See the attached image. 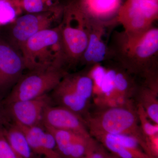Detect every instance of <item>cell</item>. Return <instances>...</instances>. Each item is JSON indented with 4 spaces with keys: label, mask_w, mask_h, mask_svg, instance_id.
Returning a JSON list of instances; mask_svg holds the SVG:
<instances>
[{
    "label": "cell",
    "mask_w": 158,
    "mask_h": 158,
    "mask_svg": "<svg viewBox=\"0 0 158 158\" xmlns=\"http://www.w3.org/2000/svg\"><path fill=\"white\" fill-rule=\"evenodd\" d=\"M109 46L110 60L130 74L144 80L158 75L157 27L138 33L115 31Z\"/></svg>",
    "instance_id": "cell-1"
},
{
    "label": "cell",
    "mask_w": 158,
    "mask_h": 158,
    "mask_svg": "<svg viewBox=\"0 0 158 158\" xmlns=\"http://www.w3.org/2000/svg\"><path fill=\"white\" fill-rule=\"evenodd\" d=\"M26 69L33 71L56 66L66 69L60 26L40 31L32 36L21 48Z\"/></svg>",
    "instance_id": "cell-2"
},
{
    "label": "cell",
    "mask_w": 158,
    "mask_h": 158,
    "mask_svg": "<svg viewBox=\"0 0 158 158\" xmlns=\"http://www.w3.org/2000/svg\"><path fill=\"white\" fill-rule=\"evenodd\" d=\"M84 119L90 135L105 134L132 136L138 140L148 154L145 138L139 124L136 108H102L93 115L88 114Z\"/></svg>",
    "instance_id": "cell-3"
},
{
    "label": "cell",
    "mask_w": 158,
    "mask_h": 158,
    "mask_svg": "<svg viewBox=\"0 0 158 158\" xmlns=\"http://www.w3.org/2000/svg\"><path fill=\"white\" fill-rule=\"evenodd\" d=\"M52 97L59 106L86 116L94 94L93 80L88 72L69 73L52 90Z\"/></svg>",
    "instance_id": "cell-4"
},
{
    "label": "cell",
    "mask_w": 158,
    "mask_h": 158,
    "mask_svg": "<svg viewBox=\"0 0 158 158\" xmlns=\"http://www.w3.org/2000/svg\"><path fill=\"white\" fill-rule=\"evenodd\" d=\"M59 25L67 68L80 63L87 48V20L71 3L64 10Z\"/></svg>",
    "instance_id": "cell-5"
},
{
    "label": "cell",
    "mask_w": 158,
    "mask_h": 158,
    "mask_svg": "<svg viewBox=\"0 0 158 158\" xmlns=\"http://www.w3.org/2000/svg\"><path fill=\"white\" fill-rule=\"evenodd\" d=\"M65 69L56 66L30 71L15 85L6 99V104L33 99L52 91L67 73Z\"/></svg>",
    "instance_id": "cell-6"
},
{
    "label": "cell",
    "mask_w": 158,
    "mask_h": 158,
    "mask_svg": "<svg viewBox=\"0 0 158 158\" xmlns=\"http://www.w3.org/2000/svg\"><path fill=\"white\" fill-rule=\"evenodd\" d=\"M60 13L59 11H47L24 15L8 25L2 27L0 35L20 52L23 45L32 36L42 30L53 27Z\"/></svg>",
    "instance_id": "cell-7"
},
{
    "label": "cell",
    "mask_w": 158,
    "mask_h": 158,
    "mask_svg": "<svg viewBox=\"0 0 158 158\" xmlns=\"http://www.w3.org/2000/svg\"><path fill=\"white\" fill-rule=\"evenodd\" d=\"M158 19V0H125L116 18L123 31L138 33L152 27Z\"/></svg>",
    "instance_id": "cell-8"
},
{
    "label": "cell",
    "mask_w": 158,
    "mask_h": 158,
    "mask_svg": "<svg viewBox=\"0 0 158 158\" xmlns=\"http://www.w3.org/2000/svg\"><path fill=\"white\" fill-rule=\"evenodd\" d=\"M86 19L88 42L80 63L90 67L110 60L109 44L105 37L107 35V28L117 23Z\"/></svg>",
    "instance_id": "cell-9"
},
{
    "label": "cell",
    "mask_w": 158,
    "mask_h": 158,
    "mask_svg": "<svg viewBox=\"0 0 158 158\" xmlns=\"http://www.w3.org/2000/svg\"><path fill=\"white\" fill-rule=\"evenodd\" d=\"M26 69L20 52L14 48L0 35V90L16 84Z\"/></svg>",
    "instance_id": "cell-10"
},
{
    "label": "cell",
    "mask_w": 158,
    "mask_h": 158,
    "mask_svg": "<svg viewBox=\"0 0 158 158\" xmlns=\"http://www.w3.org/2000/svg\"><path fill=\"white\" fill-rule=\"evenodd\" d=\"M43 125L58 129L67 130L90 138L85 120L81 116L61 106H47L44 111Z\"/></svg>",
    "instance_id": "cell-11"
},
{
    "label": "cell",
    "mask_w": 158,
    "mask_h": 158,
    "mask_svg": "<svg viewBox=\"0 0 158 158\" xmlns=\"http://www.w3.org/2000/svg\"><path fill=\"white\" fill-rule=\"evenodd\" d=\"M50 103V98L46 94L33 99L13 102L7 105L15 123L31 127L42 123L44 111Z\"/></svg>",
    "instance_id": "cell-12"
},
{
    "label": "cell",
    "mask_w": 158,
    "mask_h": 158,
    "mask_svg": "<svg viewBox=\"0 0 158 158\" xmlns=\"http://www.w3.org/2000/svg\"><path fill=\"white\" fill-rule=\"evenodd\" d=\"M92 137L107 151L119 158H152L144 151L138 140L132 136L97 134Z\"/></svg>",
    "instance_id": "cell-13"
},
{
    "label": "cell",
    "mask_w": 158,
    "mask_h": 158,
    "mask_svg": "<svg viewBox=\"0 0 158 158\" xmlns=\"http://www.w3.org/2000/svg\"><path fill=\"white\" fill-rule=\"evenodd\" d=\"M123 2V0H75L72 3L87 18L117 23L116 18Z\"/></svg>",
    "instance_id": "cell-14"
},
{
    "label": "cell",
    "mask_w": 158,
    "mask_h": 158,
    "mask_svg": "<svg viewBox=\"0 0 158 158\" xmlns=\"http://www.w3.org/2000/svg\"><path fill=\"white\" fill-rule=\"evenodd\" d=\"M135 95L138 98V104L142 106L151 121L158 124V90L144 84L138 85Z\"/></svg>",
    "instance_id": "cell-15"
},
{
    "label": "cell",
    "mask_w": 158,
    "mask_h": 158,
    "mask_svg": "<svg viewBox=\"0 0 158 158\" xmlns=\"http://www.w3.org/2000/svg\"><path fill=\"white\" fill-rule=\"evenodd\" d=\"M10 147L17 155L24 158H35L25 135L15 124L2 131Z\"/></svg>",
    "instance_id": "cell-16"
},
{
    "label": "cell",
    "mask_w": 158,
    "mask_h": 158,
    "mask_svg": "<svg viewBox=\"0 0 158 158\" xmlns=\"http://www.w3.org/2000/svg\"><path fill=\"white\" fill-rule=\"evenodd\" d=\"M15 124L24 134L34 154L44 156L43 136L45 130L40 125L27 127L18 123Z\"/></svg>",
    "instance_id": "cell-17"
},
{
    "label": "cell",
    "mask_w": 158,
    "mask_h": 158,
    "mask_svg": "<svg viewBox=\"0 0 158 158\" xmlns=\"http://www.w3.org/2000/svg\"><path fill=\"white\" fill-rule=\"evenodd\" d=\"M136 112L139 124L145 141L147 139L158 137V124L151 123V120L148 116L145 110L139 104H137Z\"/></svg>",
    "instance_id": "cell-18"
},
{
    "label": "cell",
    "mask_w": 158,
    "mask_h": 158,
    "mask_svg": "<svg viewBox=\"0 0 158 158\" xmlns=\"http://www.w3.org/2000/svg\"><path fill=\"white\" fill-rule=\"evenodd\" d=\"M16 15V10L10 0H0V27L13 22Z\"/></svg>",
    "instance_id": "cell-19"
},
{
    "label": "cell",
    "mask_w": 158,
    "mask_h": 158,
    "mask_svg": "<svg viewBox=\"0 0 158 158\" xmlns=\"http://www.w3.org/2000/svg\"><path fill=\"white\" fill-rule=\"evenodd\" d=\"M52 0H23L24 9L29 13H38L44 12L45 5H52Z\"/></svg>",
    "instance_id": "cell-20"
},
{
    "label": "cell",
    "mask_w": 158,
    "mask_h": 158,
    "mask_svg": "<svg viewBox=\"0 0 158 158\" xmlns=\"http://www.w3.org/2000/svg\"><path fill=\"white\" fill-rule=\"evenodd\" d=\"M108 151L94 139L86 155L82 158H105Z\"/></svg>",
    "instance_id": "cell-21"
},
{
    "label": "cell",
    "mask_w": 158,
    "mask_h": 158,
    "mask_svg": "<svg viewBox=\"0 0 158 158\" xmlns=\"http://www.w3.org/2000/svg\"><path fill=\"white\" fill-rule=\"evenodd\" d=\"M0 158H16V154L10 147L2 131H0Z\"/></svg>",
    "instance_id": "cell-22"
},
{
    "label": "cell",
    "mask_w": 158,
    "mask_h": 158,
    "mask_svg": "<svg viewBox=\"0 0 158 158\" xmlns=\"http://www.w3.org/2000/svg\"><path fill=\"white\" fill-rule=\"evenodd\" d=\"M105 158H119L117 157V156L114 155L113 154L111 153L110 152L108 151L107 154Z\"/></svg>",
    "instance_id": "cell-23"
},
{
    "label": "cell",
    "mask_w": 158,
    "mask_h": 158,
    "mask_svg": "<svg viewBox=\"0 0 158 158\" xmlns=\"http://www.w3.org/2000/svg\"><path fill=\"white\" fill-rule=\"evenodd\" d=\"M1 116H0V123H1Z\"/></svg>",
    "instance_id": "cell-24"
},
{
    "label": "cell",
    "mask_w": 158,
    "mask_h": 158,
    "mask_svg": "<svg viewBox=\"0 0 158 158\" xmlns=\"http://www.w3.org/2000/svg\"><path fill=\"white\" fill-rule=\"evenodd\" d=\"M43 158H47L44 157Z\"/></svg>",
    "instance_id": "cell-25"
}]
</instances>
